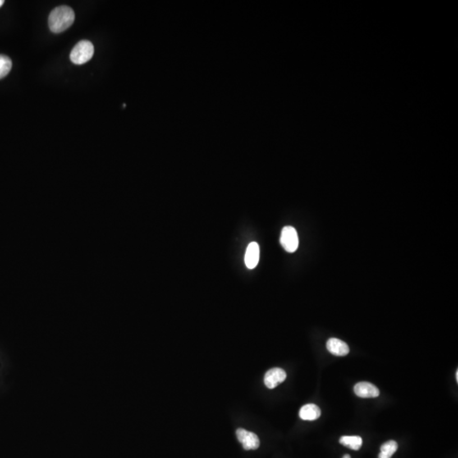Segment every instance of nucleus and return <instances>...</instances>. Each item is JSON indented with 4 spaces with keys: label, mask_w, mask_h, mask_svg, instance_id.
I'll list each match as a JSON object with an SVG mask.
<instances>
[{
    "label": "nucleus",
    "mask_w": 458,
    "mask_h": 458,
    "mask_svg": "<svg viewBox=\"0 0 458 458\" xmlns=\"http://www.w3.org/2000/svg\"><path fill=\"white\" fill-rule=\"evenodd\" d=\"M75 20V12L67 5H61L51 11L48 17V27L55 33H63L71 28Z\"/></svg>",
    "instance_id": "nucleus-1"
},
{
    "label": "nucleus",
    "mask_w": 458,
    "mask_h": 458,
    "mask_svg": "<svg viewBox=\"0 0 458 458\" xmlns=\"http://www.w3.org/2000/svg\"><path fill=\"white\" fill-rule=\"evenodd\" d=\"M94 53L93 43L88 40H82L72 48L70 59L75 65H83L90 61Z\"/></svg>",
    "instance_id": "nucleus-2"
},
{
    "label": "nucleus",
    "mask_w": 458,
    "mask_h": 458,
    "mask_svg": "<svg viewBox=\"0 0 458 458\" xmlns=\"http://www.w3.org/2000/svg\"><path fill=\"white\" fill-rule=\"evenodd\" d=\"M280 243L287 252L293 253L299 246V238L295 227L287 226L283 228L280 237Z\"/></svg>",
    "instance_id": "nucleus-3"
},
{
    "label": "nucleus",
    "mask_w": 458,
    "mask_h": 458,
    "mask_svg": "<svg viewBox=\"0 0 458 458\" xmlns=\"http://www.w3.org/2000/svg\"><path fill=\"white\" fill-rule=\"evenodd\" d=\"M236 436L239 442L246 451L257 450L260 446L259 438L256 434L245 430L244 428H238Z\"/></svg>",
    "instance_id": "nucleus-4"
},
{
    "label": "nucleus",
    "mask_w": 458,
    "mask_h": 458,
    "mask_svg": "<svg viewBox=\"0 0 458 458\" xmlns=\"http://www.w3.org/2000/svg\"><path fill=\"white\" fill-rule=\"evenodd\" d=\"M287 374L282 368H274L267 371L264 377V384L268 389H274L286 379Z\"/></svg>",
    "instance_id": "nucleus-5"
},
{
    "label": "nucleus",
    "mask_w": 458,
    "mask_h": 458,
    "mask_svg": "<svg viewBox=\"0 0 458 458\" xmlns=\"http://www.w3.org/2000/svg\"><path fill=\"white\" fill-rule=\"evenodd\" d=\"M354 392L358 397L376 398L379 395V390L375 385L368 382H360L354 387Z\"/></svg>",
    "instance_id": "nucleus-6"
},
{
    "label": "nucleus",
    "mask_w": 458,
    "mask_h": 458,
    "mask_svg": "<svg viewBox=\"0 0 458 458\" xmlns=\"http://www.w3.org/2000/svg\"><path fill=\"white\" fill-rule=\"evenodd\" d=\"M260 248L257 242H252L248 245L244 257L245 265L249 269H254L259 262Z\"/></svg>",
    "instance_id": "nucleus-7"
},
{
    "label": "nucleus",
    "mask_w": 458,
    "mask_h": 458,
    "mask_svg": "<svg viewBox=\"0 0 458 458\" xmlns=\"http://www.w3.org/2000/svg\"><path fill=\"white\" fill-rule=\"evenodd\" d=\"M327 349L331 354L337 357H345L350 352L347 344L336 338H331L327 340Z\"/></svg>",
    "instance_id": "nucleus-8"
},
{
    "label": "nucleus",
    "mask_w": 458,
    "mask_h": 458,
    "mask_svg": "<svg viewBox=\"0 0 458 458\" xmlns=\"http://www.w3.org/2000/svg\"><path fill=\"white\" fill-rule=\"evenodd\" d=\"M299 416L302 420L314 421L321 416L320 408L315 404H307L300 408Z\"/></svg>",
    "instance_id": "nucleus-9"
},
{
    "label": "nucleus",
    "mask_w": 458,
    "mask_h": 458,
    "mask_svg": "<svg viewBox=\"0 0 458 458\" xmlns=\"http://www.w3.org/2000/svg\"><path fill=\"white\" fill-rule=\"evenodd\" d=\"M340 443L351 450L358 451L363 445V439L360 436H342L340 439Z\"/></svg>",
    "instance_id": "nucleus-10"
},
{
    "label": "nucleus",
    "mask_w": 458,
    "mask_h": 458,
    "mask_svg": "<svg viewBox=\"0 0 458 458\" xmlns=\"http://www.w3.org/2000/svg\"><path fill=\"white\" fill-rule=\"evenodd\" d=\"M398 444L395 441H389L383 444L378 458H391L397 451Z\"/></svg>",
    "instance_id": "nucleus-11"
},
{
    "label": "nucleus",
    "mask_w": 458,
    "mask_h": 458,
    "mask_svg": "<svg viewBox=\"0 0 458 458\" xmlns=\"http://www.w3.org/2000/svg\"><path fill=\"white\" fill-rule=\"evenodd\" d=\"M12 68V61L8 56L0 55V79L5 78Z\"/></svg>",
    "instance_id": "nucleus-12"
},
{
    "label": "nucleus",
    "mask_w": 458,
    "mask_h": 458,
    "mask_svg": "<svg viewBox=\"0 0 458 458\" xmlns=\"http://www.w3.org/2000/svg\"><path fill=\"white\" fill-rule=\"evenodd\" d=\"M4 4H5V1H4V0H0V8L2 7Z\"/></svg>",
    "instance_id": "nucleus-13"
},
{
    "label": "nucleus",
    "mask_w": 458,
    "mask_h": 458,
    "mask_svg": "<svg viewBox=\"0 0 458 458\" xmlns=\"http://www.w3.org/2000/svg\"><path fill=\"white\" fill-rule=\"evenodd\" d=\"M343 458H350V455H345V456H343Z\"/></svg>",
    "instance_id": "nucleus-14"
},
{
    "label": "nucleus",
    "mask_w": 458,
    "mask_h": 458,
    "mask_svg": "<svg viewBox=\"0 0 458 458\" xmlns=\"http://www.w3.org/2000/svg\"><path fill=\"white\" fill-rule=\"evenodd\" d=\"M456 382H458V371H456Z\"/></svg>",
    "instance_id": "nucleus-15"
}]
</instances>
